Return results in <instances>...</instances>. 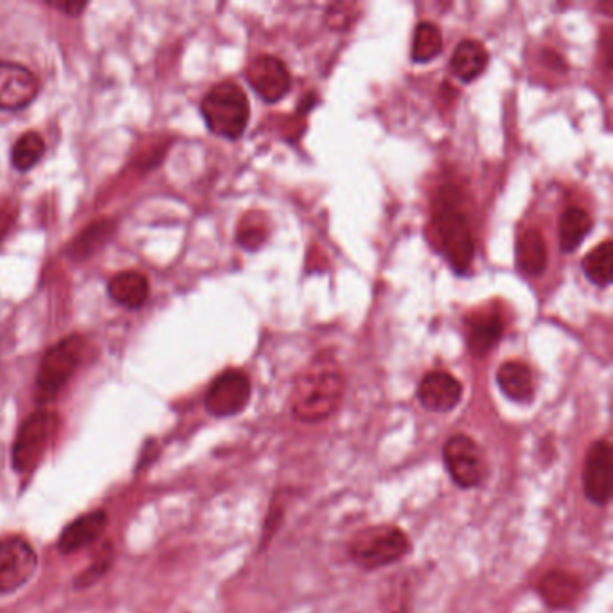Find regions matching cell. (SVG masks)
<instances>
[{
	"label": "cell",
	"instance_id": "cell-2",
	"mask_svg": "<svg viewBox=\"0 0 613 613\" xmlns=\"http://www.w3.org/2000/svg\"><path fill=\"white\" fill-rule=\"evenodd\" d=\"M434 229L441 241L446 261L457 274H466L475 256V240L470 222L455 196L441 195L434 207Z\"/></svg>",
	"mask_w": 613,
	"mask_h": 613
},
{
	"label": "cell",
	"instance_id": "cell-7",
	"mask_svg": "<svg viewBox=\"0 0 613 613\" xmlns=\"http://www.w3.org/2000/svg\"><path fill=\"white\" fill-rule=\"evenodd\" d=\"M446 471L462 489L479 488L488 477V461L479 443L464 434H455L443 446Z\"/></svg>",
	"mask_w": 613,
	"mask_h": 613
},
{
	"label": "cell",
	"instance_id": "cell-8",
	"mask_svg": "<svg viewBox=\"0 0 613 613\" xmlns=\"http://www.w3.org/2000/svg\"><path fill=\"white\" fill-rule=\"evenodd\" d=\"M252 396V383L240 369H227L214 378L205 394V409L216 418H231L245 410Z\"/></svg>",
	"mask_w": 613,
	"mask_h": 613
},
{
	"label": "cell",
	"instance_id": "cell-22",
	"mask_svg": "<svg viewBox=\"0 0 613 613\" xmlns=\"http://www.w3.org/2000/svg\"><path fill=\"white\" fill-rule=\"evenodd\" d=\"M612 267L613 245L610 240L601 243L596 249L590 250L581 263V268H583L585 276L588 277V281L599 286V288H606L612 283Z\"/></svg>",
	"mask_w": 613,
	"mask_h": 613
},
{
	"label": "cell",
	"instance_id": "cell-13",
	"mask_svg": "<svg viewBox=\"0 0 613 613\" xmlns=\"http://www.w3.org/2000/svg\"><path fill=\"white\" fill-rule=\"evenodd\" d=\"M418 398L428 412H450L461 401L462 385L446 371H432L419 383Z\"/></svg>",
	"mask_w": 613,
	"mask_h": 613
},
{
	"label": "cell",
	"instance_id": "cell-9",
	"mask_svg": "<svg viewBox=\"0 0 613 613\" xmlns=\"http://www.w3.org/2000/svg\"><path fill=\"white\" fill-rule=\"evenodd\" d=\"M36 567L38 556L31 543L20 536L0 540V596L13 594L27 585L35 576Z\"/></svg>",
	"mask_w": 613,
	"mask_h": 613
},
{
	"label": "cell",
	"instance_id": "cell-15",
	"mask_svg": "<svg viewBox=\"0 0 613 613\" xmlns=\"http://www.w3.org/2000/svg\"><path fill=\"white\" fill-rule=\"evenodd\" d=\"M538 594L552 610H565L578 601L581 581L565 570H551L538 583Z\"/></svg>",
	"mask_w": 613,
	"mask_h": 613
},
{
	"label": "cell",
	"instance_id": "cell-25",
	"mask_svg": "<svg viewBox=\"0 0 613 613\" xmlns=\"http://www.w3.org/2000/svg\"><path fill=\"white\" fill-rule=\"evenodd\" d=\"M114 223L98 222L90 225L89 229L81 234L78 240L72 243V258L83 259L94 254L96 250L103 247V243L112 236Z\"/></svg>",
	"mask_w": 613,
	"mask_h": 613
},
{
	"label": "cell",
	"instance_id": "cell-21",
	"mask_svg": "<svg viewBox=\"0 0 613 613\" xmlns=\"http://www.w3.org/2000/svg\"><path fill=\"white\" fill-rule=\"evenodd\" d=\"M594 227L590 214L581 207H570L560 218V247L563 252H574Z\"/></svg>",
	"mask_w": 613,
	"mask_h": 613
},
{
	"label": "cell",
	"instance_id": "cell-10",
	"mask_svg": "<svg viewBox=\"0 0 613 613\" xmlns=\"http://www.w3.org/2000/svg\"><path fill=\"white\" fill-rule=\"evenodd\" d=\"M613 454L612 446L599 439L588 448L583 464V489L590 502L605 506L612 497Z\"/></svg>",
	"mask_w": 613,
	"mask_h": 613
},
{
	"label": "cell",
	"instance_id": "cell-26",
	"mask_svg": "<svg viewBox=\"0 0 613 613\" xmlns=\"http://www.w3.org/2000/svg\"><path fill=\"white\" fill-rule=\"evenodd\" d=\"M112 560H114L112 545H107L103 551L99 552L98 558L90 563L87 570H83L80 576L76 578L74 587L80 588V590L81 588L92 587V585L107 572L108 567L112 565Z\"/></svg>",
	"mask_w": 613,
	"mask_h": 613
},
{
	"label": "cell",
	"instance_id": "cell-24",
	"mask_svg": "<svg viewBox=\"0 0 613 613\" xmlns=\"http://www.w3.org/2000/svg\"><path fill=\"white\" fill-rule=\"evenodd\" d=\"M44 153L45 141L42 135L36 132H26L17 143L13 144L11 162L20 173H24V171L35 168L40 159L44 157Z\"/></svg>",
	"mask_w": 613,
	"mask_h": 613
},
{
	"label": "cell",
	"instance_id": "cell-3",
	"mask_svg": "<svg viewBox=\"0 0 613 613\" xmlns=\"http://www.w3.org/2000/svg\"><path fill=\"white\" fill-rule=\"evenodd\" d=\"M205 125L214 135L236 141L249 125L250 105L245 90L234 81L214 85L202 99Z\"/></svg>",
	"mask_w": 613,
	"mask_h": 613
},
{
	"label": "cell",
	"instance_id": "cell-14",
	"mask_svg": "<svg viewBox=\"0 0 613 613\" xmlns=\"http://www.w3.org/2000/svg\"><path fill=\"white\" fill-rule=\"evenodd\" d=\"M107 525L108 515L103 509H96L92 513L81 515L63 529L60 540H58V549L62 551V554L81 551L99 540L105 533Z\"/></svg>",
	"mask_w": 613,
	"mask_h": 613
},
{
	"label": "cell",
	"instance_id": "cell-6",
	"mask_svg": "<svg viewBox=\"0 0 613 613\" xmlns=\"http://www.w3.org/2000/svg\"><path fill=\"white\" fill-rule=\"evenodd\" d=\"M60 427V419L49 410H38L22 423L13 443V468L18 473H31L44 459Z\"/></svg>",
	"mask_w": 613,
	"mask_h": 613
},
{
	"label": "cell",
	"instance_id": "cell-29",
	"mask_svg": "<svg viewBox=\"0 0 613 613\" xmlns=\"http://www.w3.org/2000/svg\"><path fill=\"white\" fill-rule=\"evenodd\" d=\"M49 6L63 11L67 17H80L81 11L87 8V2H60V4H49Z\"/></svg>",
	"mask_w": 613,
	"mask_h": 613
},
{
	"label": "cell",
	"instance_id": "cell-1",
	"mask_svg": "<svg viewBox=\"0 0 613 613\" xmlns=\"http://www.w3.org/2000/svg\"><path fill=\"white\" fill-rule=\"evenodd\" d=\"M344 374L335 356L320 353L297 376L290 396L292 414L304 423L331 418L342 401Z\"/></svg>",
	"mask_w": 613,
	"mask_h": 613
},
{
	"label": "cell",
	"instance_id": "cell-16",
	"mask_svg": "<svg viewBox=\"0 0 613 613\" xmlns=\"http://www.w3.org/2000/svg\"><path fill=\"white\" fill-rule=\"evenodd\" d=\"M108 295L123 308L139 310L146 304L150 295L148 277L135 270L119 272L108 281Z\"/></svg>",
	"mask_w": 613,
	"mask_h": 613
},
{
	"label": "cell",
	"instance_id": "cell-17",
	"mask_svg": "<svg viewBox=\"0 0 613 613\" xmlns=\"http://www.w3.org/2000/svg\"><path fill=\"white\" fill-rule=\"evenodd\" d=\"M516 265L524 276H542L547 268V245L542 232L529 227L516 240Z\"/></svg>",
	"mask_w": 613,
	"mask_h": 613
},
{
	"label": "cell",
	"instance_id": "cell-18",
	"mask_svg": "<svg viewBox=\"0 0 613 613\" xmlns=\"http://www.w3.org/2000/svg\"><path fill=\"white\" fill-rule=\"evenodd\" d=\"M470 351L477 358L488 355L497 346L504 333V320L497 311H480L473 313L470 319Z\"/></svg>",
	"mask_w": 613,
	"mask_h": 613
},
{
	"label": "cell",
	"instance_id": "cell-20",
	"mask_svg": "<svg viewBox=\"0 0 613 613\" xmlns=\"http://www.w3.org/2000/svg\"><path fill=\"white\" fill-rule=\"evenodd\" d=\"M497 383L504 396L515 403H531L534 398L533 373L522 362H506L500 365Z\"/></svg>",
	"mask_w": 613,
	"mask_h": 613
},
{
	"label": "cell",
	"instance_id": "cell-4",
	"mask_svg": "<svg viewBox=\"0 0 613 613\" xmlns=\"http://www.w3.org/2000/svg\"><path fill=\"white\" fill-rule=\"evenodd\" d=\"M409 551V536L396 525L365 527L349 543V558L364 570L389 567L403 560Z\"/></svg>",
	"mask_w": 613,
	"mask_h": 613
},
{
	"label": "cell",
	"instance_id": "cell-19",
	"mask_svg": "<svg viewBox=\"0 0 613 613\" xmlns=\"http://www.w3.org/2000/svg\"><path fill=\"white\" fill-rule=\"evenodd\" d=\"M488 63V49L479 40H462L452 54L450 67L459 80L471 83L484 74Z\"/></svg>",
	"mask_w": 613,
	"mask_h": 613
},
{
	"label": "cell",
	"instance_id": "cell-28",
	"mask_svg": "<svg viewBox=\"0 0 613 613\" xmlns=\"http://www.w3.org/2000/svg\"><path fill=\"white\" fill-rule=\"evenodd\" d=\"M17 220V207L11 204H0V241L6 238L13 223Z\"/></svg>",
	"mask_w": 613,
	"mask_h": 613
},
{
	"label": "cell",
	"instance_id": "cell-5",
	"mask_svg": "<svg viewBox=\"0 0 613 613\" xmlns=\"http://www.w3.org/2000/svg\"><path fill=\"white\" fill-rule=\"evenodd\" d=\"M85 340L80 335H71L54 344L44 358L36 376V400L49 403L69 383L83 358Z\"/></svg>",
	"mask_w": 613,
	"mask_h": 613
},
{
	"label": "cell",
	"instance_id": "cell-12",
	"mask_svg": "<svg viewBox=\"0 0 613 613\" xmlns=\"http://www.w3.org/2000/svg\"><path fill=\"white\" fill-rule=\"evenodd\" d=\"M247 80L250 87L258 92L259 98L265 99L267 103L281 101L292 87V78L285 62L270 54L258 56L250 63Z\"/></svg>",
	"mask_w": 613,
	"mask_h": 613
},
{
	"label": "cell",
	"instance_id": "cell-11",
	"mask_svg": "<svg viewBox=\"0 0 613 613\" xmlns=\"http://www.w3.org/2000/svg\"><path fill=\"white\" fill-rule=\"evenodd\" d=\"M38 90V78L27 67L0 62V110L17 112L29 107L38 96Z\"/></svg>",
	"mask_w": 613,
	"mask_h": 613
},
{
	"label": "cell",
	"instance_id": "cell-23",
	"mask_svg": "<svg viewBox=\"0 0 613 613\" xmlns=\"http://www.w3.org/2000/svg\"><path fill=\"white\" fill-rule=\"evenodd\" d=\"M443 51V35L434 22H421L414 31L410 56L416 63L432 62Z\"/></svg>",
	"mask_w": 613,
	"mask_h": 613
},
{
	"label": "cell",
	"instance_id": "cell-27",
	"mask_svg": "<svg viewBox=\"0 0 613 613\" xmlns=\"http://www.w3.org/2000/svg\"><path fill=\"white\" fill-rule=\"evenodd\" d=\"M265 240H267L265 225H254V223L245 220V223L240 227V231H238V241H240L241 247H245V249H259L261 243Z\"/></svg>",
	"mask_w": 613,
	"mask_h": 613
}]
</instances>
